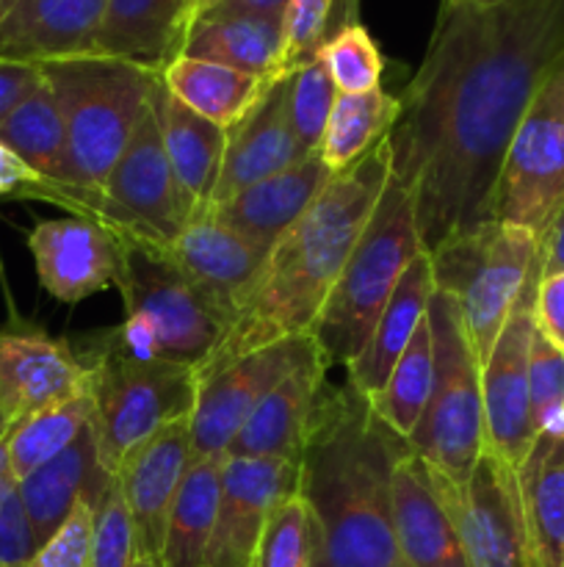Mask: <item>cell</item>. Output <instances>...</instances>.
Wrapping results in <instances>:
<instances>
[{
	"instance_id": "ac0fdd59",
	"label": "cell",
	"mask_w": 564,
	"mask_h": 567,
	"mask_svg": "<svg viewBox=\"0 0 564 567\" xmlns=\"http://www.w3.org/2000/svg\"><path fill=\"white\" fill-rule=\"evenodd\" d=\"M191 463V415H188V419L164 426L142 446L133 449L114 474L127 509H130L133 524H136L144 548L155 559V565H158L160 548H164L171 502H175L182 476L188 474Z\"/></svg>"
},
{
	"instance_id": "d6a6232c",
	"label": "cell",
	"mask_w": 564,
	"mask_h": 567,
	"mask_svg": "<svg viewBox=\"0 0 564 567\" xmlns=\"http://www.w3.org/2000/svg\"><path fill=\"white\" fill-rule=\"evenodd\" d=\"M398 114H401V100L387 94L382 86L365 94L337 92L335 109L318 144L321 161L332 172L348 169L390 133Z\"/></svg>"
},
{
	"instance_id": "ee69618b",
	"label": "cell",
	"mask_w": 564,
	"mask_h": 567,
	"mask_svg": "<svg viewBox=\"0 0 564 567\" xmlns=\"http://www.w3.org/2000/svg\"><path fill=\"white\" fill-rule=\"evenodd\" d=\"M536 330L564 352V271L540 275L534 299Z\"/></svg>"
},
{
	"instance_id": "ffe728a7",
	"label": "cell",
	"mask_w": 564,
	"mask_h": 567,
	"mask_svg": "<svg viewBox=\"0 0 564 567\" xmlns=\"http://www.w3.org/2000/svg\"><path fill=\"white\" fill-rule=\"evenodd\" d=\"M304 155L310 153H304L302 144L296 142L291 111H288V78H280L254 105L252 114L227 133V153L208 208L227 203L243 188L288 169Z\"/></svg>"
},
{
	"instance_id": "f6af8a7d",
	"label": "cell",
	"mask_w": 564,
	"mask_h": 567,
	"mask_svg": "<svg viewBox=\"0 0 564 567\" xmlns=\"http://www.w3.org/2000/svg\"><path fill=\"white\" fill-rule=\"evenodd\" d=\"M42 66L0 61V122L42 83Z\"/></svg>"
},
{
	"instance_id": "9c48e42d",
	"label": "cell",
	"mask_w": 564,
	"mask_h": 567,
	"mask_svg": "<svg viewBox=\"0 0 564 567\" xmlns=\"http://www.w3.org/2000/svg\"><path fill=\"white\" fill-rule=\"evenodd\" d=\"M92 371L97 452L111 476L133 449L194 413L199 382L197 371L188 365L133 358L105 338V347L94 354Z\"/></svg>"
},
{
	"instance_id": "f35d334b",
	"label": "cell",
	"mask_w": 564,
	"mask_h": 567,
	"mask_svg": "<svg viewBox=\"0 0 564 567\" xmlns=\"http://www.w3.org/2000/svg\"><path fill=\"white\" fill-rule=\"evenodd\" d=\"M335 97L337 89L321 59L310 61L307 66L288 75V111H291L296 142L302 144L304 153H318L326 122L335 109Z\"/></svg>"
},
{
	"instance_id": "7402d4cb",
	"label": "cell",
	"mask_w": 564,
	"mask_h": 567,
	"mask_svg": "<svg viewBox=\"0 0 564 567\" xmlns=\"http://www.w3.org/2000/svg\"><path fill=\"white\" fill-rule=\"evenodd\" d=\"M393 532L404 567H468L429 468L409 446L393 468Z\"/></svg>"
},
{
	"instance_id": "30bf717a",
	"label": "cell",
	"mask_w": 564,
	"mask_h": 567,
	"mask_svg": "<svg viewBox=\"0 0 564 567\" xmlns=\"http://www.w3.org/2000/svg\"><path fill=\"white\" fill-rule=\"evenodd\" d=\"M564 205V53L531 97L503 158L492 219L545 238Z\"/></svg>"
},
{
	"instance_id": "4316f807",
	"label": "cell",
	"mask_w": 564,
	"mask_h": 567,
	"mask_svg": "<svg viewBox=\"0 0 564 567\" xmlns=\"http://www.w3.org/2000/svg\"><path fill=\"white\" fill-rule=\"evenodd\" d=\"M153 111L158 120L166 158L199 214L202 208H208L210 194L219 181L221 161L227 153V131H221L205 116L194 114L164 86V81L155 89Z\"/></svg>"
},
{
	"instance_id": "603a6c76",
	"label": "cell",
	"mask_w": 564,
	"mask_h": 567,
	"mask_svg": "<svg viewBox=\"0 0 564 567\" xmlns=\"http://www.w3.org/2000/svg\"><path fill=\"white\" fill-rule=\"evenodd\" d=\"M324 382L326 363L318 352L271 388L269 396L249 415L227 454L299 463Z\"/></svg>"
},
{
	"instance_id": "ab89813d",
	"label": "cell",
	"mask_w": 564,
	"mask_h": 567,
	"mask_svg": "<svg viewBox=\"0 0 564 567\" xmlns=\"http://www.w3.org/2000/svg\"><path fill=\"white\" fill-rule=\"evenodd\" d=\"M529 393L536 435L564 432V352H558L540 330H534L531 341Z\"/></svg>"
},
{
	"instance_id": "9a60e30c",
	"label": "cell",
	"mask_w": 564,
	"mask_h": 567,
	"mask_svg": "<svg viewBox=\"0 0 564 567\" xmlns=\"http://www.w3.org/2000/svg\"><path fill=\"white\" fill-rule=\"evenodd\" d=\"M28 249L39 282L59 302H83L119 282L122 238L86 216L39 221L28 233Z\"/></svg>"
},
{
	"instance_id": "2e32d148",
	"label": "cell",
	"mask_w": 564,
	"mask_h": 567,
	"mask_svg": "<svg viewBox=\"0 0 564 567\" xmlns=\"http://www.w3.org/2000/svg\"><path fill=\"white\" fill-rule=\"evenodd\" d=\"M94 388L92 363L39 330L0 332V430Z\"/></svg>"
},
{
	"instance_id": "8992f818",
	"label": "cell",
	"mask_w": 564,
	"mask_h": 567,
	"mask_svg": "<svg viewBox=\"0 0 564 567\" xmlns=\"http://www.w3.org/2000/svg\"><path fill=\"white\" fill-rule=\"evenodd\" d=\"M116 288L125 299V321L114 327L108 341L133 358L197 371L227 336V321L180 275L166 247L122 238Z\"/></svg>"
},
{
	"instance_id": "52a82bcc",
	"label": "cell",
	"mask_w": 564,
	"mask_h": 567,
	"mask_svg": "<svg viewBox=\"0 0 564 567\" xmlns=\"http://www.w3.org/2000/svg\"><path fill=\"white\" fill-rule=\"evenodd\" d=\"M542 241L509 221H484L431 249L435 291L448 293L462 313L476 358L484 363L531 275L540 269Z\"/></svg>"
},
{
	"instance_id": "484cf974",
	"label": "cell",
	"mask_w": 564,
	"mask_h": 567,
	"mask_svg": "<svg viewBox=\"0 0 564 567\" xmlns=\"http://www.w3.org/2000/svg\"><path fill=\"white\" fill-rule=\"evenodd\" d=\"M435 293V277H431L429 252H420L412 264L404 269L401 280L393 288L374 332L363 352L348 363V385L368 402L385 388L387 377L396 369L398 358L407 343L412 341L415 330L426 319L429 299Z\"/></svg>"
},
{
	"instance_id": "4dcf8cb0",
	"label": "cell",
	"mask_w": 564,
	"mask_h": 567,
	"mask_svg": "<svg viewBox=\"0 0 564 567\" xmlns=\"http://www.w3.org/2000/svg\"><path fill=\"white\" fill-rule=\"evenodd\" d=\"M227 457V454H224ZM224 457L194 460L171 502L158 567H205L219 513Z\"/></svg>"
},
{
	"instance_id": "7dc6e473",
	"label": "cell",
	"mask_w": 564,
	"mask_h": 567,
	"mask_svg": "<svg viewBox=\"0 0 564 567\" xmlns=\"http://www.w3.org/2000/svg\"><path fill=\"white\" fill-rule=\"evenodd\" d=\"M36 177L9 147L0 144V197H17Z\"/></svg>"
},
{
	"instance_id": "3957f363",
	"label": "cell",
	"mask_w": 564,
	"mask_h": 567,
	"mask_svg": "<svg viewBox=\"0 0 564 567\" xmlns=\"http://www.w3.org/2000/svg\"><path fill=\"white\" fill-rule=\"evenodd\" d=\"M407 443L348 388H321L299 460L313 518V567H404L393 532V468Z\"/></svg>"
},
{
	"instance_id": "4fadbf2b",
	"label": "cell",
	"mask_w": 564,
	"mask_h": 567,
	"mask_svg": "<svg viewBox=\"0 0 564 567\" xmlns=\"http://www.w3.org/2000/svg\"><path fill=\"white\" fill-rule=\"evenodd\" d=\"M542 266L531 275L523 297L514 305L501 336L481 363V404H484V449L506 460L514 471L529 457L536 441L531 421L529 358L534 341V299Z\"/></svg>"
},
{
	"instance_id": "74e56055",
	"label": "cell",
	"mask_w": 564,
	"mask_h": 567,
	"mask_svg": "<svg viewBox=\"0 0 564 567\" xmlns=\"http://www.w3.org/2000/svg\"><path fill=\"white\" fill-rule=\"evenodd\" d=\"M88 567H158L144 548L116 480L94 507L92 565Z\"/></svg>"
},
{
	"instance_id": "e0dca14e",
	"label": "cell",
	"mask_w": 564,
	"mask_h": 567,
	"mask_svg": "<svg viewBox=\"0 0 564 567\" xmlns=\"http://www.w3.org/2000/svg\"><path fill=\"white\" fill-rule=\"evenodd\" d=\"M166 252L180 275L197 288L199 297L227 321V330L269 258L263 247L227 227L208 210L194 214Z\"/></svg>"
},
{
	"instance_id": "c3c4849f",
	"label": "cell",
	"mask_w": 564,
	"mask_h": 567,
	"mask_svg": "<svg viewBox=\"0 0 564 567\" xmlns=\"http://www.w3.org/2000/svg\"><path fill=\"white\" fill-rule=\"evenodd\" d=\"M542 275H553V271H564V205L558 210L556 221L542 238V252H540Z\"/></svg>"
},
{
	"instance_id": "cb8c5ba5",
	"label": "cell",
	"mask_w": 564,
	"mask_h": 567,
	"mask_svg": "<svg viewBox=\"0 0 564 567\" xmlns=\"http://www.w3.org/2000/svg\"><path fill=\"white\" fill-rule=\"evenodd\" d=\"M111 482H114V476L100 463L97 432H94L92 421L70 449H64L17 482L39 546L70 518L77 502L92 498L97 504L111 487Z\"/></svg>"
},
{
	"instance_id": "277c9868",
	"label": "cell",
	"mask_w": 564,
	"mask_h": 567,
	"mask_svg": "<svg viewBox=\"0 0 564 567\" xmlns=\"http://www.w3.org/2000/svg\"><path fill=\"white\" fill-rule=\"evenodd\" d=\"M64 116L66 186L100 188L153 109L160 72L111 55L42 64Z\"/></svg>"
},
{
	"instance_id": "d4e9b609",
	"label": "cell",
	"mask_w": 564,
	"mask_h": 567,
	"mask_svg": "<svg viewBox=\"0 0 564 567\" xmlns=\"http://www.w3.org/2000/svg\"><path fill=\"white\" fill-rule=\"evenodd\" d=\"M197 20V0H108L94 55L164 72Z\"/></svg>"
},
{
	"instance_id": "6da1fadb",
	"label": "cell",
	"mask_w": 564,
	"mask_h": 567,
	"mask_svg": "<svg viewBox=\"0 0 564 567\" xmlns=\"http://www.w3.org/2000/svg\"><path fill=\"white\" fill-rule=\"evenodd\" d=\"M564 53V0H442L424 64L387 133L390 172L426 252L492 221L509 142Z\"/></svg>"
},
{
	"instance_id": "8d00e7d4",
	"label": "cell",
	"mask_w": 564,
	"mask_h": 567,
	"mask_svg": "<svg viewBox=\"0 0 564 567\" xmlns=\"http://www.w3.org/2000/svg\"><path fill=\"white\" fill-rule=\"evenodd\" d=\"M315 59L324 61L332 83H335V89L341 94H365L382 86L385 59H382L374 37L357 20L337 28L321 44Z\"/></svg>"
},
{
	"instance_id": "ba28073f",
	"label": "cell",
	"mask_w": 564,
	"mask_h": 567,
	"mask_svg": "<svg viewBox=\"0 0 564 567\" xmlns=\"http://www.w3.org/2000/svg\"><path fill=\"white\" fill-rule=\"evenodd\" d=\"M435 380L429 402L412 435L409 452L426 468L464 482L484 452V404H481V360L464 332L462 313L448 293L435 291L429 299Z\"/></svg>"
},
{
	"instance_id": "f5cc1de1",
	"label": "cell",
	"mask_w": 564,
	"mask_h": 567,
	"mask_svg": "<svg viewBox=\"0 0 564 567\" xmlns=\"http://www.w3.org/2000/svg\"><path fill=\"white\" fill-rule=\"evenodd\" d=\"M9 3H11V0H0V14H3L6 6H9Z\"/></svg>"
},
{
	"instance_id": "5b68a950",
	"label": "cell",
	"mask_w": 564,
	"mask_h": 567,
	"mask_svg": "<svg viewBox=\"0 0 564 567\" xmlns=\"http://www.w3.org/2000/svg\"><path fill=\"white\" fill-rule=\"evenodd\" d=\"M424 252L412 199L393 177L387 181L357 247L348 255L330 299L315 319L313 341L326 369L348 365L368 343L404 269Z\"/></svg>"
},
{
	"instance_id": "60d3db41",
	"label": "cell",
	"mask_w": 564,
	"mask_h": 567,
	"mask_svg": "<svg viewBox=\"0 0 564 567\" xmlns=\"http://www.w3.org/2000/svg\"><path fill=\"white\" fill-rule=\"evenodd\" d=\"M337 3L341 0H288L285 14H282V25H285L282 78L315 61L321 44L335 31L332 17H335Z\"/></svg>"
},
{
	"instance_id": "d590c367",
	"label": "cell",
	"mask_w": 564,
	"mask_h": 567,
	"mask_svg": "<svg viewBox=\"0 0 564 567\" xmlns=\"http://www.w3.org/2000/svg\"><path fill=\"white\" fill-rule=\"evenodd\" d=\"M315 537L313 518L304 498L291 493L274 507L254 546L249 567H313Z\"/></svg>"
},
{
	"instance_id": "d6986e66",
	"label": "cell",
	"mask_w": 564,
	"mask_h": 567,
	"mask_svg": "<svg viewBox=\"0 0 564 567\" xmlns=\"http://www.w3.org/2000/svg\"><path fill=\"white\" fill-rule=\"evenodd\" d=\"M108 0H11L0 14V61L53 64L94 55Z\"/></svg>"
},
{
	"instance_id": "7bdbcfd3",
	"label": "cell",
	"mask_w": 564,
	"mask_h": 567,
	"mask_svg": "<svg viewBox=\"0 0 564 567\" xmlns=\"http://www.w3.org/2000/svg\"><path fill=\"white\" fill-rule=\"evenodd\" d=\"M39 543L14 476L0 482V567H25Z\"/></svg>"
},
{
	"instance_id": "f907efd6",
	"label": "cell",
	"mask_w": 564,
	"mask_h": 567,
	"mask_svg": "<svg viewBox=\"0 0 564 567\" xmlns=\"http://www.w3.org/2000/svg\"><path fill=\"white\" fill-rule=\"evenodd\" d=\"M216 3H221V0H197V20L205 14V11L213 9ZM197 20H194V22H197Z\"/></svg>"
},
{
	"instance_id": "7a4b0ae2",
	"label": "cell",
	"mask_w": 564,
	"mask_h": 567,
	"mask_svg": "<svg viewBox=\"0 0 564 567\" xmlns=\"http://www.w3.org/2000/svg\"><path fill=\"white\" fill-rule=\"evenodd\" d=\"M387 181L390 144L385 136L357 164L335 172L313 208L271 247L227 336L197 369V382L243 354L285 338L310 336Z\"/></svg>"
},
{
	"instance_id": "f1b7e54d",
	"label": "cell",
	"mask_w": 564,
	"mask_h": 567,
	"mask_svg": "<svg viewBox=\"0 0 564 567\" xmlns=\"http://www.w3.org/2000/svg\"><path fill=\"white\" fill-rule=\"evenodd\" d=\"M518 482L534 567H564V432L536 435Z\"/></svg>"
},
{
	"instance_id": "816d5d0a",
	"label": "cell",
	"mask_w": 564,
	"mask_h": 567,
	"mask_svg": "<svg viewBox=\"0 0 564 567\" xmlns=\"http://www.w3.org/2000/svg\"><path fill=\"white\" fill-rule=\"evenodd\" d=\"M451 3H468V6H498L506 0H451Z\"/></svg>"
},
{
	"instance_id": "83f0119b",
	"label": "cell",
	"mask_w": 564,
	"mask_h": 567,
	"mask_svg": "<svg viewBox=\"0 0 564 567\" xmlns=\"http://www.w3.org/2000/svg\"><path fill=\"white\" fill-rule=\"evenodd\" d=\"M282 42H285L282 14L199 17L182 42L180 55L280 81Z\"/></svg>"
},
{
	"instance_id": "5bb4252c",
	"label": "cell",
	"mask_w": 564,
	"mask_h": 567,
	"mask_svg": "<svg viewBox=\"0 0 564 567\" xmlns=\"http://www.w3.org/2000/svg\"><path fill=\"white\" fill-rule=\"evenodd\" d=\"M296 487L299 463L227 454L205 567H249L265 520L282 498L296 493Z\"/></svg>"
},
{
	"instance_id": "836d02e7",
	"label": "cell",
	"mask_w": 564,
	"mask_h": 567,
	"mask_svg": "<svg viewBox=\"0 0 564 567\" xmlns=\"http://www.w3.org/2000/svg\"><path fill=\"white\" fill-rule=\"evenodd\" d=\"M97 413V399L92 391L55 402L39 413L28 415L25 421L6 430V449H9V468L17 482L53 460L64 449L75 443V437L86 430Z\"/></svg>"
},
{
	"instance_id": "1f68e13d",
	"label": "cell",
	"mask_w": 564,
	"mask_h": 567,
	"mask_svg": "<svg viewBox=\"0 0 564 567\" xmlns=\"http://www.w3.org/2000/svg\"><path fill=\"white\" fill-rule=\"evenodd\" d=\"M44 75V72H42ZM0 144L9 147L33 175L50 183H70L66 131L55 94L44 81L0 122Z\"/></svg>"
},
{
	"instance_id": "bcb514c9",
	"label": "cell",
	"mask_w": 564,
	"mask_h": 567,
	"mask_svg": "<svg viewBox=\"0 0 564 567\" xmlns=\"http://www.w3.org/2000/svg\"><path fill=\"white\" fill-rule=\"evenodd\" d=\"M288 0H221L202 17H269L285 14Z\"/></svg>"
},
{
	"instance_id": "8fae6325",
	"label": "cell",
	"mask_w": 564,
	"mask_h": 567,
	"mask_svg": "<svg viewBox=\"0 0 564 567\" xmlns=\"http://www.w3.org/2000/svg\"><path fill=\"white\" fill-rule=\"evenodd\" d=\"M429 474L468 567H534L518 471L506 460L484 449L464 482Z\"/></svg>"
},
{
	"instance_id": "e575fe53",
	"label": "cell",
	"mask_w": 564,
	"mask_h": 567,
	"mask_svg": "<svg viewBox=\"0 0 564 567\" xmlns=\"http://www.w3.org/2000/svg\"><path fill=\"white\" fill-rule=\"evenodd\" d=\"M431 380H435V347H431L429 310H426V319L420 321L412 341L398 358L385 388L374 399H368L370 413L393 435L407 441L418 426L420 415H424L426 402H429Z\"/></svg>"
},
{
	"instance_id": "681fc988",
	"label": "cell",
	"mask_w": 564,
	"mask_h": 567,
	"mask_svg": "<svg viewBox=\"0 0 564 567\" xmlns=\"http://www.w3.org/2000/svg\"><path fill=\"white\" fill-rule=\"evenodd\" d=\"M11 468H9V449H6V430H0V482L9 480Z\"/></svg>"
},
{
	"instance_id": "44dd1931",
	"label": "cell",
	"mask_w": 564,
	"mask_h": 567,
	"mask_svg": "<svg viewBox=\"0 0 564 567\" xmlns=\"http://www.w3.org/2000/svg\"><path fill=\"white\" fill-rule=\"evenodd\" d=\"M335 172L321 161L318 153L304 155L288 169L243 188L227 203L205 208L236 233L247 236L265 252L313 208L315 199L330 186Z\"/></svg>"
},
{
	"instance_id": "b9f144b4",
	"label": "cell",
	"mask_w": 564,
	"mask_h": 567,
	"mask_svg": "<svg viewBox=\"0 0 564 567\" xmlns=\"http://www.w3.org/2000/svg\"><path fill=\"white\" fill-rule=\"evenodd\" d=\"M94 507L92 498L77 502L70 518L36 548L25 567H88L92 565L94 537Z\"/></svg>"
},
{
	"instance_id": "7c38bea8",
	"label": "cell",
	"mask_w": 564,
	"mask_h": 567,
	"mask_svg": "<svg viewBox=\"0 0 564 567\" xmlns=\"http://www.w3.org/2000/svg\"><path fill=\"white\" fill-rule=\"evenodd\" d=\"M318 352L321 349L313 336L285 338L258 352L243 354L216 374L199 380L191 413L194 460L224 457L227 449L232 446L258 404L269 396L271 388Z\"/></svg>"
},
{
	"instance_id": "f546056e",
	"label": "cell",
	"mask_w": 564,
	"mask_h": 567,
	"mask_svg": "<svg viewBox=\"0 0 564 567\" xmlns=\"http://www.w3.org/2000/svg\"><path fill=\"white\" fill-rule=\"evenodd\" d=\"M160 81L194 114L205 116L227 133L241 125L276 83L271 78L249 75L188 55L171 59L160 72Z\"/></svg>"
}]
</instances>
